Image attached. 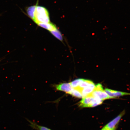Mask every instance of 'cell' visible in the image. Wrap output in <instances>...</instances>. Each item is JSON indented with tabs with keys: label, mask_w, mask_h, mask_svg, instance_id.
<instances>
[{
	"label": "cell",
	"mask_w": 130,
	"mask_h": 130,
	"mask_svg": "<svg viewBox=\"0 0 130 130\" xmlns=\"http://www.w3.org/2000/svg\"><path fill=\"white\" fill-rule=\"evenodd\" d=\"M104 90L107 94L112 99L115 98L116 97L130 95V93H129L119 91L113 90L109 89H105Z\"/></svg>",
	"instance_id": "obj_5"
},
{
	"label": "cell",
	"mask_w": 130,
	"mask_h": 130,
	"mask_svg": "<svg viewBox=\"0 0 130 130\" xmlns=\"http://www.w3.org/2000/svg\"><path fill=\"white\" fill-rule=\"evenodd\" d=\"M95 87V85L92 81L90 80L84 79V80L81 82L79 84V87L75 89H77L80 91L81 89L86 87H90L94 89Z\"/></svg>",
	"instance_id": "obj_7"
},
{
	"label": "cell",
	"mask_w": 130,
	"mask_h": 130,
	"mask_svg": "<svg viewBox=\"0 0 130 130\" xmlns=\"http://www.w3.org/2000/svg\"><path fill=\"white\" fill-rule=\"evenodd\" d=\"M50 32L54 36L56 37L58 40L61 41H62L63 38L61 32L58 30L57 29H56V30L52 31Z\"/></svg>",
	"instance_id": "obj_13"
},
{
	"label": "cell",
	"mask_w": 130,
	"mask_h": 130,
	"mask_svg": "<svg viewBox=\"0 0 130 130\" xmlns=\"http://www.w3.org/2000/svg\"><path fill=\"white\" fill-rule=\"evenodd\" d=\"M69 94L72 95L73 96L78 98H83L80 91L77 89L73 88Z\"/></svg>",
	"instance_id": "obj_12"
},
{
	"label": "cell",
	"mask_w": 130,
	"mask_h": 130,
	"mask_svg": "<svg viewBox=\"0 0 130 130\" xmlns=\"http://www.w3.org/2000/svg\"><path fill=\"white\" fill-rule=\"evenodd\" d=\"M94 89L90 87H86L81 89L80 90L83 98L88 96L93 91Z\"/></svg>",
	"instance_id": "obj_10"
},
{
	"label": "cell",
	"mask_w": 130,
	"mask_h": 130,
	"mask_svg": "<svg viewBox=\"0 0 130 130\" xmlns=\"http://www.w3.org/2000/svg\"><path fill=\"white\" fill-rule=\"evenodd\" d=\"M84 80V79H75L70 83L71 87L73 88H77L79 87V86Z\"/></svg>",
	"instance_id": "obj_14"
},
{
	"label": "cell",
	"mask_w": 130,
	"mask_h": 130,
	"mask_svg": "<svg viewBox=\"0 0 130 130\" xmlns=\"http://www.w3.org/2000/svg\"><path fill=\"white\" fill-rule=\"evenodd\" d=\"M37 6V5H35L29 6L26 9L27 15L34 21L35 19V13Z\"/></svg>",
	"instance_id": "obj_8"
},
{
	"label": "cell",
	"mask_w": 130,
	"mask_h": 130,
	"mask_svg": "<svg viewBox=\"0 0 130 130\" xmlns=\"http://www.w3.org/2000/svg\"><path fill=\"white\" fill-rule=\"evenodd\" d=\"M101 130H109L108 129H106V128H105V127H103V129H102Z\"/></svg>",
	"instance_id": "obj_15"
},
{
	"label": "cell",
	"mask_w": 130,
	"mask_h": 130,
	"mask_svg": "<svg viewBox=\"0 0 130 130\" xmlns=\"http://www.w3.org/2000/svg\"><path fill=\"white\" fill-rule=\"evenodd\" d=\"M37 24L40 27L46 29V30L49 31L50 32L56 30L57 29L56 25L51 23H40Z\"/></svg>",
	"instance_id": "obj_9"
},
{
	"label": "cell",
	"mask_w": 130,
	"mask_h": 130,
	"mask_svg": "<svg viewBox=\"0 0 130 130\" xmlns=\"http://www.w3.org/2000/svg\"><path fill=\"white\" fill-rule=\"evenodd\" d=\"M89 96H91L103 101L107 99H112L105 92L104 90L103 87L100 86H95L93 91Z\"/></svg>",
	"instance_id": "obj_3"
},
{
	"label": "cell",
	"mask_w": 130,
	"mask_h": 130,
	"mask_svg": "<svg viewBox=\"0 0 130 130\" xmlns=\"http://www.w3.org/2000/svg\"><path fill=\"white\" fill-rule=\"evenodd\" d=\"M30 123V126L33 129L37 130H52L46 127L39 125L37 123L30 121H28Z\"/></svg>",
	"instance_id": "obj_11"
},
{
	"label": "cell",
	"mask_w": 130,
	"mask_h": 130,
	"mask_svg": "<svg viewBox=\"0 0 130 130\" xmlns=\"http://www.w3.org/2000/svg\"><path fill=\"white\" fill-rule=\"evenodd\" d=\"M125 113V110H123L118 116L106 125L104 127L109 130H115L120 120Z\"/></svg>",
	"instance_id": "obj_4"
},
{
	"label": "cell",
	"mask_w": 130,
	"mask_h": 130,
	"mask_svg": "<svg viewBox=\"0 0 130 130\" xmlns=\"http://www.w3.org/2000/svg\"><path fill=\"white\" fill-rule=\"evenodd\" d=\"M56 88L57 90L64 92L68 94L70 93L73 89L70 83H62L57 85Z\"/></svg>",
	"instance_id": "obj_6"
},
{
	"label": "cell",
	"mask_w": 130,
	"mask_h": 130,
	"mask_svg": "<svg viewBox=\"0 0 130 130\" xmlns=\"http://www.w3.org/2000/svg\"><path fill=\"white\" fill-rule=\"evenodd\" d=\"M34 22L37 24L40 23H50L47 10L43 6H37L35 13V19Z\"/></svg>",
	"instance_id": "obj_1"
},
{
	"label": "cell",
	"mask_w": 130,
	"mask_h": 130,
	"mask_svg": "<svg viewBox=\"0 0 130 130\" xmlns=\"http://www.w3.org/2000/svg\"><path fill=\"white\" fill-rule=\"evenodd\" d=\"M0 16H1V14H0Z\"/></svg>",
	"instance_id": "obj_16"
},
{
	"label": "cell",
	"mask_w": 130,
	"mask_h": 130,
	"mask_svg": "<svg viewBox=\"0 0 130 130\" xmlns=\"http://www.w3.org/2000/svg\"><path fill=\"white\" fill-rule=\"evenodd\" d=\"M103 101L91 96H88L82 98L79 102V106L81 108L94 107L101 104Z\"/></svg>",
	"instance_id": "obj_2"
}]
</instances>
